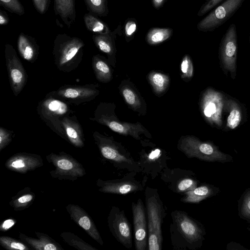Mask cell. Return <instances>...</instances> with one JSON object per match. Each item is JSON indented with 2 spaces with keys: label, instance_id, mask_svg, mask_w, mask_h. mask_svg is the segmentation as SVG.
Listing matches in <instances>:
<instances>
[{
  "label": "cell",
  "instance_id": "obj_6",
  "mask_svg": "<svg viewBox=\"0 0 250 250\" xmlns=\"http://www.w3.org/2000/svg\"><path fill=\"white\" fill-rule=\"evenodd\" d=\"M37 111L41 119L46 125L66 141L61 120L74 112L67 102L55 97L49 92L39 102Z\"/></svg>",
  "mask_w": 250,
  "mask_h": 250
},
{
  "label": "cell",
  "instance_id": "obj_2",
  "mask_svg": "<svg viewBox=\"0 0 250 250\" xmlns=\"http://www.w3.org/2000/svg\"><path fill=\"white\" fill-rule=\"evenodd\" d=\"M144 193L148 227L147 250H161L163 242L162 226L167 208L157 188L146 187Z\"/></svg>",
  "mask_w": 250,
  "mask_h": 250
},
{
  "label": "cell",
  "instance_id": "obj_14",
  "mask_svg": "<svg viewBox=\"0 0 250 250\" xmlns=\"http://www.w3.org/2000/svg\"><path fill=\"white\" fill-rule=\"evenodd\" d=\"M5 58L11 88L17 96L22 90L27 82L28 75L12 45H5Z\"/></svg>",
  "mask_w": 250,
  "mask_h": 250
},
{
  "label": "cell",
  "instance_id": "obj_44",
  "mask_svg": "<svg viewBox=\"0 0 250 250\" xmlns=\"http://www.w3.org/2000/svg\"><path fill=\"white\" fill-rule=\"evenodd\" d=\"M16 223V221L13 218H9L4 220L0 225V230L6 231L13 227Z\"/></svg>",
  "mask_w": 250,
  "mask_h": 250
},
{
  "label": "cell",
  "instance_id": "obj_27",
  "mask_svg": "<svg viewBox=\"0 0 250 250\" xmlns=\"http://www.w3.org/2000/svg\"><path fill=\"white\" fill-rule=\"evenodd\" d=\"M93 41L96 46L102 52L107 56V60L109 64L115 67L116 49L113 40L108 34H96L92 36Z\"/></svg>",
  "mask_w": 250,
  "mask_h": 250
},
{
  "label": "cell",
  "instance_id": "obj_17",
  "mask_svg": "<svg viewBox=\"0 0 250 250\" xmlns=\"http://www.w3.org/2000/svg\"><path fill=\"white\" fill-rule=\"evenodd\" d=\"M237 49L236 27L234 23H232L223 35L219 47L221 62L227 74L229 71L233 75H235Z\"/></svg>",
  "mask_w": 250,
  "mask_h": 250
},
{
  "label": "cell",
  "instance_id": "obj_4",
  "mask_svg": "<svg viewBox=\"0 0 250 250\" xmlns=\"http://www.w3.org/2000/svg\"><path fill=\"white\" fill-rule=\"evenodd\" d=\"M85 44L81 39L66 34H58L54 42L53 55L57 68L69 73L82 61Z\"/></svg>",
  "mask_w": 250,
  "mask_h": 250
},
{
  "label": "cell",
  "instance_id": "obj_32",
  "mask_svg": "<svg viewBox=\"0 0 250 250\" xmlns=\"http://www.w3.org/2000/svg\"><path fill=\"white\" fill-rule=\"evenodd\" d=\"M86 29L96 34H108L110 30L107 25L95 16L87 13L83 17Z\"/></svg>",
  "mask_w": 250,
  "mask_h": 250
},
{
  "label": "cell",
  "instance_id": "obj_45",
  "mask_svg": "<svg viewBox=\"0 0 250 250\" xmlns=\"http://www.w3.org/2000/svg\"><path fill=\"white\" fill-rule=\"evenodd\" d=\"M8 15L4 11L0 10V24L1 25H4L9 23V19Z\"/></svg>",
  "mask_w": 250,
  "mask_h": 250
},
{
  "label": "cell",
  "instance_id": "obj_42",
  "mask_svg": "<svg viewBox=\"0 0 250 250\" xmlns=\"http://www.w3.org/2000/svg\"><path fill=\"white\" fill-rule=\"evenodd\" d=\"M241 212L246 217L250 218V192H248L244 196Z\"/></svg>",
  "mask_w": 250,
  "mask_h": 250
},
{
  "label": "cell",
  "instance_id": "obj_10",
  "mask_svg": "<svg viewBox=\"0 0 250 250\" xmlns=\"http://www.w3.org/2000/svg\"><path fill=\"white\" fill-rule=\"evenodd\" d=\"M245 0H225L210 11L197 24L203 32L213 31L228 21L241 7Z\"/></svg>",
  "mask_w": 250,
  "mask_h": 250
},
{
  "label": "cell",
  "instance_id": "obj_33",
  "mask_svg": "<svg viewBox=\"0 0 250 250\" xmlns=\"http://www.w3.org/2000/svg\"><path fill=\"white\" fill-rule=\"evenodd\" d=\"M60 236L66 244L77 250H98L83 239L71 232H62L61 233Z\"/></svg>",
  "mask_w": 250,
  "mask_h": 250
},
{
  "label": "cell",
  "instance_id": "obj_12",
  "mask_svg": "<svg viewBox=\"0 0 250 250\" xmlns=\"http://www.w3.org/2000/svg\"><path fill=\"white\" fill-rule=\"evenodd\" d=\"M160 178L175 193L184 194L194 189L198 184L192 171L180 168H170L167 167L160 174Z\"/></svg>",
  "mask_w": 250,
  "mask_h": 250
},
{
  "label": "cell",
  "instance_id": "obj_19",
  "mask_svg": "<svg viewBox=\"0 0 250 250\" xmlns=\"http://www.w3.org/2000/svg\"><path fill=\"white\" fill-rule=\"evenodd\" d=\"M43 165V160L37 154L18 152L10 157L5 162V167L8 170L25 174Z\"/></svg>",
  "mask_w": 250,
  "mask_h": 250
},
{
  "label": "cell",
  "instance_id": "obj_21",
  "mask_svg": "<svg viewBox=\"0 0 250 250\" xmlns=\"http://www.w3.org/2000/svg\"><path fill=\"white\" fill-rule=\"evenodd\" d=\"M120 94L126 104L139 115L144 116L146 113V104L134 84L128 80H123L119 86Z\"/></svg>",
  "mask_w": 250,
  "mask_h": 250
},
{
  "label": "cell",
  "instance_id": "obj_39",
  "mask_svg": "<svg viewBox=\"0 0 250 250\" xmlns=\"http://www.w3.org/2000/svg\"><path fill=\"white\" fill-rule=\"evenodd\" d=\"M15 134L12 130L0 127V152L12 142Z\"/></svg>",
  "mask_w": 250,
  "mask_h": 250
},
{
  "label": "cell",
  "instance_id": "obj_25",
  "mask_svg": "<svg viewBox=\"0 0 250 250\" xmlns=\"http://www.w3.org/2000/svg\"><path fill=\"white\" fill-rule=\"evenodd\" d=\"M107 59L100 54L92 57V67L96 79L103 83H108L113 78V70Z\"/></svg>",
  "mask_w": 250,
  "mask_h": 250
},
{
  "label": "cell",
  "instance_id": "obj_8",
  "mask_svg": "<svg viewBox=\"0 0 250 250\" xmlns=\"http://www.w3.org/2000/svg\"><path fill=\"white\" fill-rule=\"evenodd\" d=\"M46 159L54 167V169L49 171L51 176L53 178L73 182L83 177L86 174L83 165L64 151L59 153L51 152L46 156Z\"/></svg>",
  "mask_w": 250,
  "mask_h": 250
},
{
  "label": "cell",
  "instance_id": "obj_34",
  "mask_svg": "<svg viewBox=\"0 0 250 250\" xmlns=\"http://www.w3.org/2000/svg\"><path fill=\"white\" fill-rule=\"evenodd\" d=\"M172 33V30L169 28H152L147 34L146 41L149 44L156 45L167 40Z\"/></svg>",
  "mask_w": 250,
  "mask_h": 250
},
{
  "label": "cell",
  "instance_id": "obj_29",
  "mask_svg": "<svg viewBox=\"0 0 250 250\" xmlns=\"http://www.w3.org/2000/svg\"><path fill=\"white\" fill-rule=\"evenodd\" d=\"M147 80L154 93L158 96L165 93L170 84L169 77L161 72L151 71L147 76Z\"/></svg>",
  "mask_w": 250,
  "mask_h": 250
},
{
  "label": "cell",
  "instance_id": "obj_28",
  "mask_svg": "<svg viewBox=\"0 0 250 250\" xmlns=\"http://www.w3.org/2000/svg\"><path fill=\"white\" fill-rule=\"evenodd\" d=\"M35 194L29 187H25L13 196L9 202L15 211H22L28 208L35 201Z\"/></svg>",
  "mask_w": 250,
  "mask_h": 250
},
{
  "label": "cell",
  "instance_id": "obj_40",
  "mask_svg": "<svg viewBox=\"0 0 250 250\" xmlns=\"http://www.w3.org/2000/svg\"><path fill=\"white\" fill-rule=\"evenodd\" d=\"M224 0H206L200 9L198 15L202 16L211 11L215 6L223 2Z\"/></svg>",
  "mask_w": 250,
  "mask_h": 250
},
{
  "label": "cell",
  "instance_id": "obj_36",
  "mask_svg": "<svg viewBox=\"0 0 250 250\" xmlns=\"http://www.w3.org/2000/svg\"><path fill=\"white\" fill-rule=\"evenodd\" d=\"M87 9L93 13L104 16L107 13L106 0H84Z\"/></svg>",
  "mask_w": 250,
  "mask_h": 250
},
{
  "label": "cell",
  "instance_id": "obj_31",
  "mask_svg": "<svg viewBox=\"0 0 250 250\" xmlns=\"http://www.w3.org/2000/svg\"><path fill=\"white\" fill-rule=\"evenodd\" d=\"M225 105L228 107L229 113L225 129H234L239 125L242 121L241 108L238 103L232 99H226Z\"/></svg>",
  "mask_w": 250,
  "mask_h": 250
},
{
  "label": "cell",
  "instance_id": "obj_22",
  "mask_svg": "<svg viewBox=\"0 0 250 250\" xmlns=\"http://www.w3.org/2000/svg\"><path fill=\"white\" fill-rule=\"evenodd\" d=\"M66 141L74 146L82 148L84 146L83 129L76 115H68L61 120Z\"/></svg>",
  "mask_w": 250,
  "mask_h": 250
},
{
  "label": "cell",
  "instance_id": "obj_3",
  "mask_svg": "<svg viewBox=\"0 0 250 250\" xmlns=\"http://www.w3.org/2000/svg\"><path fill=\"white\" fill-rule=\"evenodd\" d=\"M116 105L114 103L101 102L95 109L93 116L89 120L106 126L111 130L120 135L129 136L141 142V135L148 139L152 136L140 122L131 123L121 121L115 113Z\"/></svg>",
  "mask_w": 250,
  "mask_h": 250
},
{
  "label": "cell",
  "instance_id": "obj_26",
  "mask_svg": "<svg viewBox=\"0 0 250 250\" xmlns=\"http://www.w3.org/2000/svg\"><path fill=\"white\" fill-rule=\"evenodd\" d=\"M54 10L70 28L76 19L75 0H54Z\"/></svg>",
  "mask_w": 250,
  "mask_h": 250
},
{
  "label": "cell",
  "instance_id": "obj_41",
  "mask_svg": "<svg viewBox=\"0 0 250 250\" xmlns=\"http://www.w3.org/2000/svg\"><path fill=\"white\" fill-rule=\"evenodd\" d=\"M34 5L37 11L44 14L48 9L49 0H33Z\"/></svg>",
  "mask_w": 250,
  "mask_h": 250
},
{
  "label": "cell",
  "instance_id": "obj_1",
  "mask_svg": "<svg viewBox=\"0 0 250 250\" xmlns=\"http://www.w3.org/2000/svg\"><path fill=\"white\" fill-rule=\"evenodd\" d=\"M170 239L175 250H194L201 246L205 231L201 224L183 210L171 212Z\"/></svg>",
  "mask_w": 250,
  "mask_h": 250
},
{
  "label": "cell",
  "instance_id": "obj_15",
  "mask_svg": "<svg viewBox=\"0 0 250 250\" xmlns=\"http://www.w3.org/2000/svg\"><path fill=\"white\" fill-rule=\"evenodd\" d=\"M137 172H129L122 178L117 179L104 180L98 178L96 184L100 192L118 195H126L142 191L145 183L135 178Z\"/></svg>",
  "mask_w": 250,
  "mask_h": 250
},
{
  "label": "cell",
  "instance_id": "obj_30",
  "mask_svg": "<svg viewBox=\"0 0 250 250\" xmlns=\"http://www.w3.org/2000/svg\"><path fill=\"white\" fill-rule=\"evenodd\" d=\"M213 194L212 188L208 185H204L184 193L180 201L184 203L197 204Z\"/></svg>",
  "mask_w": 250,
  "mask_h": 250
},
{
  "label": "cell",
  "instance_id": "obj_18",
  "mask_svg": "<svg viewBox=\"0 0 250 250\" xmlns=\"http://www.w3.org/2000/svg\"><path fill=\"white\" fill-rule=\"evenodd\" d=\"M146 207L141 199L131 204L134 228L135 248L136 250H146L148 247V227Z\"/></svg>",
  "mask_w": 250,
  "mask_h": 250
},
{
  "label": "cell",
  "instance_id": "obj_35",
  "mask_svg": "<svg viewBox=\"0 0 250 250\" xmlns=\"http://www.w3.org/2000/svg\"><path fill=\"white\" fill-rule=\"evenodd\" d=\"M0 245L8 250H29L28 245L21 240L19 241L12 237L6 236L0 237Z\"/></svg>",
  "mask_w": 250,
  "mask_h": 250
},
{
  "label": "cell",
  "instance_id": "obj_13",
  "mask_svg": "<svg viewBox=\"0 0 250 250\" xmlns=\"http://www.w3.org/2000/svg\"><path fill=\"white\" fill-rule=\"evenodd\" d=\"M139 159L137 161L141 169V172L149 176L152 180L160 174L167 167V162L170 159L166 151L160 148L147 150L142 148L139 153Z\"/></svg>",
  "mask_w": 250,
  "mask_h": 250
},
{
  "label": "cell",
  "instance_id": "obj_37",
  "mask_svg": "<svg viewBox=\"0 0 250 250\" xmlns=\"http://www.w3.org/2000/svg\"><path fill=\"white\" fill-rule=\"evenodd\" d=\"M180 70L181 78L185 81H190L193 76V65L189 55H186L183 57L180 65Z\"/></svg>",
  "mask_w": 250,
  "mask_h": 250
},
{
  "label": "cell",
  "instance_id": "obj_46",
  "mask_svg": "<svg viewBox=\"0 0 250 250\" xmlns=\"http://www.w3.org/2000/svg\"><path fill=\"white\" fill-rule=\"evenodd\" d=\"M164 0H153V4L156 8L159 7L163 3Z\"/></svg>",
  "mask_w": 250,
  "mask_h": 250
},
{
  "label": "cell",
  "instance_id": "obj_24",
  "mask_svg": "<svg viewBox=\"0 0 250 250\" xmlns=\"http://www.w3.org/2000/svg\"><path fill=\"white\" fill-rule=\"evenodd\" d=\"M17 47L21 56L26 61L34 62L39 54V46L35 39L21 33L18 37Z\"/></svg>",
  "mask_w": 250,
  "mask_h": 250
},
{
  "label": "cell",
  "instance_id": "obj_38",
  "mask_svg": "<svg viewBox=\"0 0 250 250\" xmlns=\"http://www.w3.org/2000/svg\"><path fill=\"white\" fill-rule=\"evenodd\" d=\"M0 5L12 13L21 16L24 14V9L18 0H0Z\"/></svg>",
  "mask_w": 250,
  "mask_h": 250
},
{
  "label": "cell",
  "instance_id": "obj_16",
  "mask_svg": "<svg viewBox=\"0 0 250 250\" xmlns=\"http://www.w3.org/2000/svg\"><path fill=\"white\" fill-rule=\"evenodd\" d=\"M107 225L116 240L126 249H130L132 247L131 226L124 210L112 206L107 216Z\"/></svg>",
  "mask_w": 250,
  "mask_h": 250
},
{
  "label": "cell",
  "instance_id": "obj_47",
  "mask_svg": "<svg viewBox=\"0 0 250 250\" xmlns=\"http://www.w3.org/2000/svg\"><path fill=\"white\" fill-rule=\"evenodd\" d=\"M249 43L250 44V35H249Z\"/></svg>",
  "mask_w": 250,
  "mask_h": 250
},
{
  "label": "cell",
  "instance_id": "obj_20",
  "mask_svg": "<svg viewBox=\"0 0 250 250\" xmlns=\"http://www.w3.org/2000/svg\"><path fill=\"white\" fill-rule=\"evenodd\" d=\"M65 208L71 220L100 245H104L102 238L94 222L83 208L76 204H69L66 206Z\"/></svg>",
  "mask_w": 250,
  "mask_h": 250
},
{
  "label": "cell",
  "instance_id": "obj_9",
  "mask_svg": "<svg viewBox=\"0 0 250 250\" xmlns=\"http://www.w3.org/2000/svg\"><path fill=\"white\" fill-rule=\"evenodd\" d=\"M224 95L212 88H208L202 93L200 108L205 120L211 125L221 128L222 126V113L225 106Z\"/></svg>",
  "mask_w": 250,
  "mask_h": 250
},
{
  "label": "cell",
  "instance_id": "obj_43",
  "mask_svg": "<svg viewBox=\"0 0 250 250\" xmlns=\"http://www.w3.org/2000/svg\"><path fill=\"white\" fill-rule=\"evenodd\" d=\"M137 29L136 22L132 20L128 21L125 24V31L126 37H129L132 36Z\"/></svg>",
  "mask_w": 250,
  "mask_h": 250
},
{
  "label": "cell",
  "instance_id": "obj_23",
  "mask_svg": "<svg viewBox=\"0 0 250 250\" xmlns=\"http://www.w3.org/2000/svg\"><path fill=\"white\" fill-rule=\"evenodd\" d=\"M37 238L20 233L19 237L21 241L37 250H63L61 246L48 234L35 232Z\"/></svg>",
  "mask_w": 250,
  "mask_h": 250
},
{
  "label": "cell",
  "instance_id": "obj_5",
  "mask_svg": "<svg viewBox=\"0 0 250 250\" xmlns=\"http://www.w3.org/2000/svg\"><path fill=\"white\" fill-rule=\"evenodd\" d=\"M92 136L101 156L114 167L128 172H141L138 162L133 159L127 149L112 136L103 135L97 131L93 133Z\"/></svg>",
  "mask_w": 250,
  "mask_h": 250
},
{
  "label": "cell",
  "instance_id": "obj_7",
  "mask_svg": "<svg viewBox=\"0 0 250 250\" xmlns=\"http://www.w3.org/2000/svg\"><path fill=\"white\" fill-rule=\"evenodd\" d=\"M179 150L188 158H195L207 162L225 163L231 161V157L222 151L213 143L202 141L193 135L182 136L177 146Z\"/></svg>",
  "mask_w": 250,
  "mask_h": 250
},
{
  "label": "cell",
  "instance_id": "obj_11",
  "mask_svg": "<svg viewBox=\"0 0 250 250\" xmlns=\"http://www.w3.org/2000/svg\"><path fill=\"white\" fill-rule=\"evenodd\" d=\"M99 87L97 83L65 84L50 92L58 99L78 105L91 101L97 97L100 94Z\"/></svg>",
  "mask_w": 250,
  "mask_h": 250
}]
</instances>
